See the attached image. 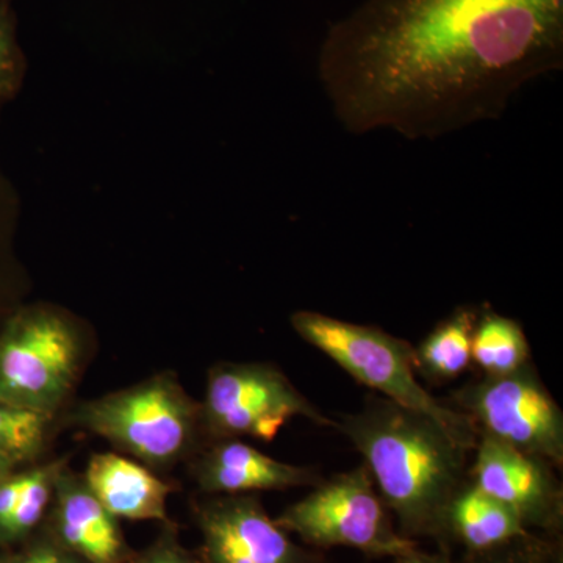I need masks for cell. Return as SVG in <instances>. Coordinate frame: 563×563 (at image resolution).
Listing matches in <instances>:
<instances>
[{"label": "cell", "instance_id": "1", "mask_svg": "<svg viewBox=\"0 0 563 563\" xmlns=\"http://www.w3.org/2000/svg\"><path fill=\"white\" fill-rule=\"evenodd\" d=\"M563 65V0H363L333 22L318 77L347 132L435 140L498 120Z\"/></svg>", "mask_w": 563, "mask_h": 563}, {"label": "cell", "instance_id": "2", "mask_svg": "<svg viewBox=\"0 0 563 563\" xmlns=\"http://www.w3.org/2000/svg\"><path fill=\"white\" fill-rule=\"evenodd\" d=\"M363 457L396 528L406 539H429L443 551L448 507L468 481V450L439 422L383 396L332 418Z\"/></svg>", "mask_w": 563, "mask_h": 563}, {"label": "cell", "instance_id": "3", "mask_svg": "<svg viewBox=\"0 0 563 563\" xmlns=\"http://www.w3.org/2000/svg\"><path fill=\"white\" fill-rule=\"evenodd\" d=\"M66 424L102 437L150 468H169L206 442L201 402L169 372L79 404Z\"/></svg>", "mask_w": 563, "mask_h": 563}, {"label": "cell", "instance_id": "4", "mask_svg": "<svg viewBox=\"0 0 563 563\" xmlns=\"http://www.w3.org/2000/svg\"><path fill=\"white\" fill-rule=\"evenodd\" d=\"M303 342L328 355L352 379L380 393L383 398L426 415L473 453L477 433L472 420L426 390L417 377L413 346L374 325L339 320L312 310L290 318Z\"/></svg>", "mask_w": 563, "mask_h": 563}, {"label": "cell", "instance_id": "5", "mask_svg": "<svg viewBox=\"0 0 563 563\" xmlns=\"http://www.w3.org/2000/svg\"><path fill=\"white\" fill-rule=\"evenodd\" d=\"M79 324L51 303L20 306L0 328V402L55 417L76 385Z\"/></svg>", "mask_w": 563, "mask_h": 563}, {"label": "cell", "instance_id": "6", "mask_svg": "<svg viewBox=\"0 0 563 563\" xmlns=\"http://www.w3.org/2000/svg\"><path fill=\"white\" fill-rule=\"evenodd\" d=\"M274 520L317 551L351 548L368 559H396L418 548L396 528L363 463L322 479Z\"/></svg>", "mask_w": 563, "mask_h": 563}, {"label": "cell", "instance_id": "7", "mask_svg": "<svg viewBox=\"0 0 563 563\" xmlns=\"http://www.w3.org/2000/svg\"><path fill=\"white\" fill-rule=\"evenodd\" d=\"M298 417L320 428L333 424L277 366L221 362L209 369L201 402L206 443L242 437L272 442Z\"/></svg>", "mask_w": 563, "mask_h": 563}, {"label": "cell", "instance_id": "8", "mask_svg": "<svg viewBox=\"0 0 563 563\" xmlns=\"http://www.w3.org/2000/svg\"><path fill=\"white\" fill-rule=\"evenodd\" d=\"M451 407L477 433L515 450L563 465V413L532 362L501 376H481L453 393Z\"/></svg>", "mask_w": 563, "mask_h": 563}, {"label": "cell", "instance_id": "9", "mask_svg": "<svg viewBox=\"0 0 563 563\" xmlns=\"http://www.w3.org/2000/svg\"><path fill=\"white\" fill-rule=\"evenodd\" d=\"M468 481L512 510L533 533L562 539L563 488L553 463L479 435Z\"/></svg>", "mask_w": 563, "mask_h": 563}, {"label": "cell", "instance_id": "10", "mask_svg": "<svg viewBox=\"0 0 563 563\" xmlns=\"http://www.w3.org/2000/svg\"><path fill=\"white\" fill-rule=\"evenodd\" d=\"M203 563H325L292 542L255 495H211L196 510Z\"/></svg>", "mask_w": 563, "mask_h": 563}, {"label": "cell", "instance_id": "11", "mask_svg": "<svg viewBox=\"0 0 563 563\" xmlns=\"http://www.w3.org/2000/svg\"><path fill=\"white\" fill-rule=\"evenodd\" d=\"M190 474L207 495L312 488L324 479L312 466L276 461L239 439L214 440L196 451Z\"/></svg>", "mask_w": 563, "mask_h": 563}, {"label": "cell", "instance_id": "12", "mask_svg": "<svg viewBox=\"0 0 563 563\" xmlns=\"http://www.w3.org/2000/svg\"><path fill=\"white\" fill-rule=\"evenodd\" d=\"M54 499L55 532L63 548L88 563H124L128 553L118 518L68 465L58 474Z\"/></svg>", "mask_w": 563, "mask_h": 563}, {"label": "cell", "instance_id": "13", "mask_svg": "<svg viewBox=\"0 0 563 563\" xmlns=\"http://www.w3.org/2000/svg\"><path fill=\"white\" fill-rule=\"evenodd\" d=\"M81 477L114 518L168 521L166 503L173 487L150 466L117 453L95 454Z\"/></svg>", "mask_w": 563, "mask_h": 563}, {"label": "cell", "instance_id": "14", "mask_svg": "<svg viewBox=\"0 0 563 563\" xmlns=\"http://www.w3.org/2000/svg\"><path fill=\"white\" fill-rule=\"evenodd\" d=\"M531 533L512 510L466 481L444 517L443 551L453 554L457 547L463 558H474Z\"/></svg>", "mask_w": 563, "mask_h": 563}, {"label": "cell", "instance_id": "15", "mask_svg": "<svg viewBox=\"0 0 563 563\" xmlns=\"http://www.w3.org/2000/svg\"><path fill=\"white\" fill-rule=\"evenodd\" d=\"M66 465L68 459L62 457L0 481V540L21 539L43 520Z\"/></svg>", "mask_w": 563, "mask_h": 563}, {"label": "cell", "instance_id": "16", "mask_svg": "<svg viewBox=\"0 0 563 563\" xmlns=\"http://www.w3.org/2000/svg\"><path fill=\"white\" fill-rule=\"evenodd\" d=\"M479 310L459 307L417 347H413L415 368L426 379L448 383L457 379L472 365V340Z\"/></svg>", "mask_w": 563, "mask_h": 563}, {"label": "cell", "instance_id": "17", "mask_svg": "<svg viewBox=\"0 0 563 563\" xmlns=\"http://www.w3.org/2000/svg\"><path fill=\"white\" fill-rule=\"evenodd\" d=\"M529 362L531 346L523 325L493 310H479L473 331L472 363L483 376L514 373Z\"/></svg>", "mask_w": 563, "mask_h": 563}, {"label": "cell", "instance_id": "18", "mask_svg": "<svg viewBox=\"0 0 563 563\" xmlns=\"http://www.w3.org/2000/svg\"><path fill=\"white\" fill-rule=\"evenodd\" d=\"M55 417L0 402V455L21 465L46 450Z\"/></svg>", "mask_w": 563, "mask_h": 563}, {"label": "cell", "instance_id": "19", "mask_svg": "<svg viewBox=\"0 0 563 563\" xmlns=\"http://www.w3.org/2000/svg\"><path fill=\"white\" fill-rule=\"evenodd\" d=\"M27 57L20 43L13 0H0V117L24 87Z\"/></svg>", "mask_w": 563, "mask_h": 563}, {"label": "cell", "instance_id": "20", "mask_svg": "<svg viewBox=\"0 0 563 563\" xmlns=\"http://www.w3.org/2000/svg\"><path fill=\"white\" fill-rule=\"evenodd\" d=\"M18 217H20V198L16 188L11 184L9 176L0 166V320L5 321L16 303L10 299L13 288V258H11V244L16 231Z\"/></svg>", "mask_w": 563, "mask_h": 563}, {"label": "cell", "instance_id": "21", "mask_svg": "<svg viewBox=\"0 0 563 563\" xmlns=\"http://www.w3.org/2000/svg\"><path fill=\"white\" fill-rule=\"evenodd\" d=\"M465 563H563L562 539L531 533L523 539L474 558H463Z\"/></svg>", "mask_w": 563, "mask_h": 563}, {"label": "cell", "instance_id": "22", "mask_svg": "<svg viewBox=\"0 0 563 563\" xmlns=\"http://www.w3.org/2000/svg\"><path fill=\"white\" fill-rule=\"evenodd\" d=\"M135 563H203L196 562L187 551L181 550L169 533H165L157 544L136 559Z\"/></svg>", "mask_w": 563, "mask_h": 563}, {"label": "cell", "instance_id": "23", "mask_svg": "<svg viewBox=\"0 0 563 563\" xmlns=\"http://www.w3.org/2000/svg\"><path fill=\"white\" fill-rule=\"evenodd\" d=\"M14 563H80L77 555L69 553L62 544L43 542L29 550Z\"/></svg>", "mask_w": 563, "mask_h": 563}, {"label": "cell", "instance_id": "24", "mask_svg": "<svg viewBox=\"0 0 563 563\" xmlns=\"http://www.w3.org/2000/svg\"><path fill=\"white\" fill-rule=\"evenodd\" d=\"M395 563H465L463 561L457 562L451 553H444V551L437 550L435 553H426L420 548H415L410 553L399 555V558L393 559Z\"/></svg>", "mask_w": 563, "mask_h": 563}, {"label": "cell", "instance_id": "25", "mask_svg": "<svg viewBox=\"0 0 563 563\" xmlns=\"http://www.w3.org/2000/svg\"><path fill=\"white\" fill-rule=\"evenodd\" d=\"M16 466V463L10 461V459L3 457V455H0V481L5 479L9 474L13 473Z\"/></svg>", "mask_w": 563, "mask_h": 563}]
</instances>
